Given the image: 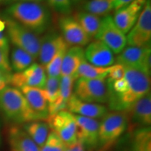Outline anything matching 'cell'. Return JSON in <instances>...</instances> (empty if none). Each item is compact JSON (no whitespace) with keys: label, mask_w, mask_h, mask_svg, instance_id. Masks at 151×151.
I'll return each mask as SVG.
<instances>
[{"label":"cell","mask_w":151,"mask_h":151,"mask_svg":"<svg viewBox=\"0 0 151 151\" xmlns=\"http://www.w3.org/2000/svg\"><path fill=\"white\" fill-rule=\"evenodd\" d=\"M109 67H99L85 61L81 64L74 76L76 79H106L108 76Z\"/></svg>","instance_id":"obj_26"},{"label":"cell","mask_w":151,"mask_h":151,"mask_svg":"<svg viewBox=\"0 0 151 151\" xmlns=\"http://www.w3.org/2000/svg\"><path fill=\"white\" fill-rule=\"evenodd\" d=\"M128 129L130 132L139 128L148 127L151 124L150 92L134 104L127 111Z\"/></svg>","instance_id":"obj_14"},{"label":"cell","mask_w":151,"mask_h":151,"mask_svg":"<svg viewBox=\"0 0 151 151\" xmlns=\"http://www.w3.org/2000/svg\"><path fill=\"white\" fill-rule=\"evenodd\" d=\"M66 43L59 32L55 30L47 32L41 38L40 48L38 56L39 64L45 67L59 49Z\"/></svg>","instance_id":"obj_18"},{"label":"cell","mask_w":151,"mask_h":151,"mask_svg":"<svg viewBox=\"0 0 151 151\" xmlns=\"http://www.w3.org/2000/svg\"><path fill=\"white\" fill-rule=\"evenodd\" d=\"M0 110L6 118L15 124L39 120L18 88L6 86L0 91Z\"/></svg>","instance_id":"obj_3"},{"label":"cell","mask_w":151,"mask_h":151,"mask_svg":"<svg viewBox=\"0 0 151 151\" xmlns=\"http://www.w3.org/2000/svg\"><path fill=\"white\" fill-rule=\"evenodd\" d=\"M48 6L61 16H69L71 14L73 4L70 0H46Z\"/></svg>","instance_id":"obj_32"},{"label":"cell","mask_w":151,"mask_h":151,"mask_svg":"<svg viewBox=\"0 0 151 151\" xmlns=\"http://www.w3.org/2000/svg\"><path fill=\"white\" fill-rule=\"evenodd\" d=\"M6 16L36 35L46 32L51 24V14L47 5L39 2L16 1L7 7Z\"/></svg>","instance_id":"obj_1"},{"label":"cell","mask_w":151,"mask_h":151,"mask_svg":"<svg viewBox=\"0 0 151 151\" xmlns=\"http://www.w3.org/2000/svg\"><path fill=\"white\" fill-rule=\"evenodd\" d=\"M85 57L87 62L99 67H109L116 63V57L112 50L97 39L91 41L87 45Z\"/></svg>","instance_id":"obj_15"},{"label":"cell","mask_w":151,"mask_h":151,"mask_svg":"<svg viewBox=\"0 0 151 151\" xmlns=\"http://www.w3.org/2000/svg\"><path fill=\"white\" fill-rule=\"evenodd\" d=\"M128 127V119L125 111L107 113L99 122V145L109 148L121 136Z\"/></svg>","instance_id":"obj_6"},{"label":"cell","mask_w":151,"mask_h":151,"mask_svg":"<svg viewBox=\"0 0 151 151\" xmlns=\"http://www.w3.org/2000/svg\"><path fill=\"white\" fill-rule=\"evenodd\" d=\"M132 149L133 151H151L150 127L139 128L135 130Z\"/></svg>","instance_id":"obj_28"},{"label":"cell","mask_w":151,"mask_h":151,"mask_svg":"<svg viewBox=\"0 0 151 151\" xmlns=\"http://www.w3.org/2000/svg\"><path fill=\"white\" fill-rule=\"evenodd\" d=\"M65 151H86V150L80 141H77L72 145L66 146Z\"/></svg>","instance_id":"obj_37"},{"label":"cell","mask_w":151,"mask_h":151,"mask_svg":"<svg viewBox=\"0 0 151 151\" xmlns=\"http://www.w3.org/2000/svg\"><path fill=\"white\" fill-rule=\"evenodd\" d=\"M71 2L72 3V4H78L83 3L86 0H70Z\"/></svg>","instance_id":"obj_40"},{"label":"cell","mask_w":151,"mask_h":151,"mask_svg":"<svg viewBox=\"0 0 151 151\" xmlns=\"http://www.w3.org/2000/svg\"><path fill=\"white\" fill-rule=\"evenodd\" d=\"M86 61L85 49L81 46H71L67 49L64 56L60 71V76H74L83 62Z\"/></svg>","instance_id":"obj_21"},{"label":"cell","mask_w":151,"mask_h":151,"mask_svg":"<svg viewBox=\"0 0 151 151\" xmlns=\"http://www.w3.org/2000/svg\"><path fill=\"white\" fill-rule=\"evenodd\" d=\"M0 49L9 55V41L5 32H0Z\"/></svg>","instance_id":"obj_35"},{"label":"cell","mask_w":151,"mask_h":151,"mask_svg":"<svg viewBox=\"0 0 151 151\" xmlns=\"http://www.w3.org/2000/svg\"><path fill=\"white\" fill-rule=\"evenodd\" d=\"M69 48V46H68L67 43L62 46L53 56V58L50 60V61L45 66V70H46L47 76H60V71H61L62 60H63L66 51Z\"/></svg>","instance_id":"obj_29"},{"label":"cell","mask_w":151,"mask_h":151,"mask_svg":"<svg viewBox=\"0 0 151 151\" xmlns=\"http://www.w3.org/2000/svg\"><path fill=\"white\" fill-rule=\"evenodd\" d=\"M45 1H46V0H14V2H16V1H30V2L42 3Z\"/></svg>","instance_id":"obj_39"},{"label":"cell","mask_w":151,"mask_h":151,"mask_svg":"<svg viewBox=\"0 0 151 151\" xmlns=\"http://www.w3.org/2000/svg\"><path fill=\"white\" fill-rule=\"evenodd\" d=\"M66 145L62 141L57 134L54 131H51L49 133L44 145L40 148L41 151H65Z\"/></svg>","instance_id":"obj_31"},{"label":"cell","mask_w":151,"mask_h":151,"mask_svg":"<svg viewBox=\"0 0 151 151\" xmlns=\"http://www.w3.org/2000/svg\"><path fill=\"white\" fill-rule=\"evenodd\" d=\"M0 71L9 77H11L12 75V69L9 59V55L4 52L1 49H0Z\"/></svg>","instance_id":"obj_33"},{"label":"cell","mask_w":151,"mask_h":151,"mask_svg":"<svg viewBox=\"0 0 151 151\" xmlns=\"http://www.w3.org/2000/svg\"><path fill=\"white\" fill-rule=\"evenodd\" d=\"M83 4V11L99 18L110 16L114 11L113 0H86Z\"/></svg>","instance_id":"obj_25"},{"label":"cell","mask_w":151,"mask_h":151,"mask_svg":"<svg viewBox=\"0 0 151 151\" xmlns=\"http://www.w3.org/2000/svg\"><path fill=\"white\" fill-rule=\"evenodd\" d=\"M58 26L61 32L60 35L69 47H83L92 41L72 16H60L58 19Z\"/></svg>","instance_id":"obj_13"},{"label":"cell","mask_w":151,"mask_h":151,"mask_svg":"<svg viewBox=\"0 0 151 151\" xmlns=\"http://www.w3.org/2000/svg\"><path fill=\"white\" fill-rule=\"evenodd\" d=\"M6 23V35L9 41L15 47L22 49L38 59L40 48L41 38L27 28L15 21L7 16H4Z\"/></svg>","instance_id":"obj_4"},{"label":"cell","mask_w":151,"mask_h":151,"mask_svg":"<svg viewBox=\"0 0 151 151\" xmlns=\"http://www.w3.org/2000/svg\"><path fill=\"white\" fill-rule=\"evenodd\" d=\"M73 94L86 102L95 104L108 103L109 87L106 79H76L73 86Z\"/></svg>","instance_id":"obj_5"},{"label":"cell","mask_w":151,"mask_h":151,"mask_svg":"<svg viewBox=\"0 0 151 151\" xmlns=\"http://www.w3.org/2000/svg\"><path fill=\"white\" fill-rule=\"evenodd\" d=\"M39 120H47L49 116L48 101L44 90L24 86L19 89Z\"/></svg>","instance_id":"obj_17"},{"label":"cell","mask_w":151,"mask_h":151,"mask_svg":"<svg viewBox=\"0 0 151 151\" xmlns=\"http://www.w3.org/2000/svg\"><path fill=\"white\" fill-rule=\"evenodd\" d=\"M123 67L127 88L118 97L109 100V109L113 111H127L136 101L150 92V76L133 68Z\"/></svg>","instance_id":"obj_2"},{"label":"cell","mask_w":151,"mask_h":151,"mask_svg":"<svg viewBox=\"0 0 151 151\" xmlns=\"http://www.w3.org/2000/svg\"><path fill=\"white\" fill-rule=\"evenodd\" d=\"M90 39H94L99 31L101 18L86 11H79L73 16Z\"/></svg>","instance_id":"obj_24"},{"label":"cell","mask_w":151,"mask_h":151,"mask_svg":"<svg viewBox=\"0 0 151 151\" xmlns=\"http://www.w3.org/2000/svg\"><path fill=\"white\" fill-rule=\"evenodd\" d=\"M8 140L11 151H41L23 128L12 126L9 130Z\"/></svg>","instance_id":"obj_20"},{"label":"cell","mask_w":151,"mask_h":151,"mask_svg":"<svg viewBox=\"0 0 151 151\" xmlns=\"http://www.w3.org/2000/svg\"><path fill=\"white\" fill-rule=\"evenodd\" d=\"M135 0H113V6L114 11H118L119 9L123 8L124 6L129 4L130 3L133 2Z\"/></svg>","instance_id":"obj_36"},{"label":"cell","mask_w":151,"mask_h":151,"mask_svg":"<svg viewBox=\"0 0 151 151\" xmlns=\"http://www.w3.org/2000/svg\"><path fill=\"white\" fill-rule=\"evenodd\" d=\"M77 125L78 141L86 150L93 151L99 146V122L97 119L73 114Z\"/></svg>","instance_id":"obj_12"},{"label":"cell","mask_w":151,"mask_h":151,"mask_svg":"<svg viewBox=\"0 0 151 151\" xmlns=\"http://www.w3.org/2000/svg\"><path fill=\"white\" fill-rule=\"evenodd\" d=\"M67 111L73 114L94 119L103 118L108 113V109L104 105L86 102L79 99L73 94L68 101Z\"/></svg>","instance_id":"obj_19"},{"label":"cell","mask_w":151,"mask_h":151,"mask_svg":"<svg viewBox=\"0 0 151 151\" xmlns=\"http://www.w3.org/2000/svg\"><path fill=\"white\" fill-rule=\"evenodd\" d=\"M94 39L102 41L115 55L120 53L127 46L126 35L117 27L111 16L101 18L99 31Z\"/></svg>","instance_id":"obj_9"},{"label":"cell","mask_w":151,"mask_h":151,"mask_svg":"<svg viewBox=\"0 0 151 151\" xmlns=\"http://www.w3.org/2000/svg\"><path fill=\"white\" fill-rule=\"evenodd\" d=\"M46 79L45 67L40 64L34 62L21 72L13 73L11 76L9 83L18 89L24 86L44 89Z\"/></svg>","instance_id":"obj_11"},{"label":"cell","mask_w":151,"mask_h":151,"mask_svg":"<svg viewBox=\"0 0 151 151\" xmlns=\"http://www.w3.org/2000/svg\"><path fill=\"white\" fill-rule=\"evenodd\" d=\"M35 58L22 49L14 46L11 53L10 65L12 70L16 73L21 72L32 65Z\"/></svg>","instance_id":"obj_27"},{"label":"cell","mask_w":151,"mask_h":151,"mask_svg":"<svg viewBox=\"0 0 151 151\" xmlns=\"http://www.w3.org/2000/svg\"><path fill=\"white\" fill-rule=\"evenodd\" d=\"M11 77L7 76L4 73L0 71V91L3 90L7 86L8 83H9V81H10Z\"/></svg>","instance_id":"obj_38"},{"label":"cell","mask_w":151,"mask_h":151,"mask_svg":"<svg viewBox=\"0 0 151 151\" xmlns=\"http://www.w3.org/2000/svg\"><path fill=\"white\" fill-rule=\"evenodd\" d=\"M116 63L133 68L150 76L151 73V49L128 46L118 55Z\"/></svg>","instance_id":"obj_10"},{"label":"cell","mask_w":151,"mask_h":151,"mask_svg":"<svg viewBox=\"0 0 151 151\" xmlns=\"http://www.w3.org/2000/svg\"><path fill=\"white\" fill-rule=\"evenodd\" d=\"M14 0H0V4H11L14 3Z\"/></svg>","instance_id":"obj_41"},{"label":"cell","mask_w":151,"mask_h":151,"mask_svg":"<svg viewBox=\"0 0 151 151\" xmlns=\"http://www.w3.org/2000/svg\"><path fill=\"white\" fill-rule=\"evenodd\" d=\"M128 46L150 48L151 4L147 0L137 21L126 36Z\"/></svg>","instance_id":"obj_7"},{"label":"cell","mask_w":151,"mask_h":151,"mask_svg":"<svg viewBox=\"0 0 151 151\" xmlns=\"http://www.w3.org/2000/svg\"><path fill=\"white\" fill-rule=\"evenodd\" d=\"M60 77L59 97L54 104L48 106L49 116L67 110L68 101L73 94V86L76 80L75 77L72 76H64Z\"/></svg>","instance_id":"obj_22"},{"label":"cell","mask_w":151,"mask_h":151,"mask_svg":"<svg viewBox=\"0 0 151 151\" xmlns=\"http://www.w3.org/2000/svg\"><path fill=\"white\" fill-rule=\"evenodd\" d=\"M23 129L40 148L44 145L50 132L48 124L43 120H35L25 123Z\"/></svg>","instance_id":"obj_23"},{"label":"cell","mask_w":151,"mask_h":151,"mask_svg":"<svg viewBox=\"0 0 151 151\" xmlns=\"http://www.w3.org/2000/svg\"><path fill=\"white\" fill-rule=\"evenodd\" d=\"M60 78L61 77H48L45 85L44 91L46 92L48 106L54 104L58 100L60 95Z\"/></svg>","instance_id":"obj_30"},{"label":"cell","mask_w":151,"mask_h":151,"mask_svg":"<svg viewBox=\"0 0 151 151\" xmlns=\"http://www.w3.org/2000/svg\"><path fill=\"white\" fill-rule=\"evenodd\" d=\"M124 71L123 66L119 65V64H115V65L111 66L109 68L107 79L110 81L119 80L124 76Z\"/></svg>","instance_id":"obj_34"},{"label":"cell","mask_w":151,"mask_h":151,"mask_svg":"<svg viewBox=\"0 0 151 151\" xmlns=\"http://www.w3.org/2000/svg\"><path fill=\"white\" fill-rule=\"evenodd\" d=\"M147 0H135L123 8L119 9L113 17L116 26L124 35L133 27Z\"/></svg>","instance_id":"obj_16"},{"label":"cell","mask_w":151,"mask_h":151,"mask_svg":"<svg viewBox=\"0 0 151 151\" xmlns=\"http://www.w3.org/2000/svg\"><path fill=\"white\" fill-rule=\"evenodd\" d=\"M47 121L50 128L59 136L66 146H70L78 141L77 125L73 113L67 110L60 111L49 116Z\"/></svg>","instance_id":"obj_8"}]
</instances>
